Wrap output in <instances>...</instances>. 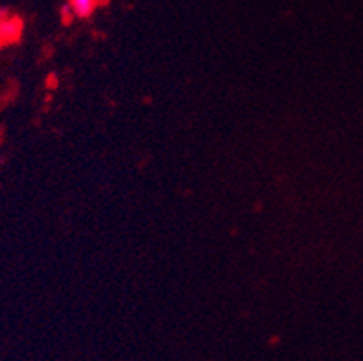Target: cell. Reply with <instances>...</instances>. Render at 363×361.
<instances>
[{"label": "cell", "mask_w": 363, "mask_h": 361, "mask_svg": "<svg viewBox=\"0 0 363 361\" xmlns=\"http://www.w3.org/2000/svg\"><path fill=\"white\" fill-rule=\"evenodd\" d=\"M21 35V22L9 18L6 13H0V42H11Z\"/></svg>", "instance_id": "1"}, {"label": "cell", "mask_w": 363, "mask_h": 361, "mask_svg": "<svg viewBox=\"0 0 363 361\" xmlns=\"http://www.w3.org/2000/svg\"><path fill=\"white\" fill-rule=\"evenodd\" d=\"M101 0H69V9L78 18H87L96 11Z\"/></svg>", "instance_id": "2"}]
</instances>
